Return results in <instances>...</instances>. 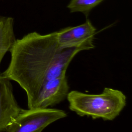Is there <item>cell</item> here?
Returning <instances> with one entry per match:
<instances>
[{
  "instance_id": "cell-5",
  "label": "cell",
  "mask_w": 132,
  "mask_h": 132,
  "mask_svg": "<svg viewBox=\"0 0 132 132\" xmlns=\"http://www.w3.org/2000/svg\"><path fill=\"white\" fill-rule=\"evenodd\" d=\"M69 92L66 75L48 80L42 85L33 108H48L58 104L67 98Z\"/></svg>"
},
{
  "instance_id": "cell-7",
  "label": "cell",
  "mask_w": 132,
  "mask_h": 132,
  "mask_svg": "<svg viewBox=\"0 0 132 132\" xmlns=\"http://www.w3.org/2000/svg\"><path fill=\"white\" fill-rule=\"evenodd\" d=\"M13 19L8 16H0V64L6 53L9 51L16 39Z\"/></svg>"
},
{
  "instance_id": "cell-4",
  "label": "cell",
  "mask_w": 132,
  "mask_h": 132,
  "mask_svg": "<svg viewBox=\"0 0 132 132\" xmlns=\"http://www.w3.org/2000/svg\"><path fill=\"white\" fill-rule=\"evenodd\" d=\"M96 29L89 19L76 26H69L57 31V39L62 49L77 48L82 51L95 47L93 43Z\"/></svg>"
},
{
  "instance_id": "cell-3",
  "label": "cell",
  "mask_w": 132,
  "mask_h": 132,
  "mask_svg": "<svg viewBox=\"0 0 132 132\" xmlns=\"http://www.w3.org/2000/svg\"><path fill=\"white\" fill-rule=\"evenodd\" d=\"M67 116L65 111L50 107L22 109L4 131L41 132L48 125Z\"/></svg>"
},
{
  "instance_id": "cell-8",
  "label": "cell",
  "mask_w": 132,
  "mask_h": 132,
  "mask_svg": "<svg viewBox=\"0 0 132 132\" xmlns=\"http://www.w3.org/2000/svg\"><path fill=\"white\" fill-rule=\"evenodd\" d=\"M104 0H71L67 6L70 11L81 12L88 16L91 10Z\"/></svg>"
},
{
  "instance_id": "cell-1",
  "label": "cell",
  "mask_w": 132,
  "mask_h": 132,
  "mask_svg": "<svg viewBox=\"0 0 132 132\" xmlns=\"http://www.w3.org/2000/svg\"><path fill=\"white\" fill-rule=\"evenodd\" d=\"M80 48H61L57 32L42 35L33 31L16 39L9 50L11 59L3 74L25 91L28 108H33L42 85L66 75L67 69Z\"/></svg>"
},
{
  "instance_id": "cell-6",
  "label": "cell",
  "mask_w": 132,
  "mask_h": 132,
  "mask_svg": "<svg viewBox=\"0 0 132 132\" xmlns=\"http://www.w3.org/2000/svg\"><path fill=\"white\" fill-rule=\"evenodd\" d=\"M10 80L0 74V131H4L20 113Z\"/></svg>"
},
{
  "instance_id": "cell-2",
  "label": "cell",
  "mask_w": 132,
  "mask_h": 132,
  "mask_svg": "<svg viewBox=\"0 0 132 132\" xmlns=\"http://www.w3.org/2000/svg\"><path fill=\"white\" fill-rule=\"evenodd\" d=\"M69 108L80 117L112 121L126 105V96L118 89L105 87L99 94H88L77 90L69 91L66 98Z\"/></svg>"
}]
</instances>
